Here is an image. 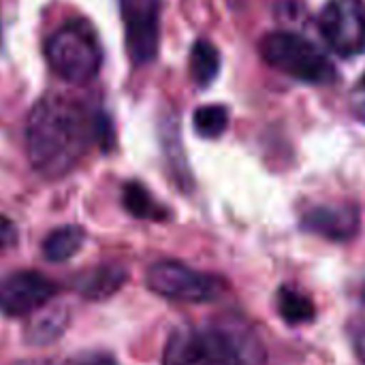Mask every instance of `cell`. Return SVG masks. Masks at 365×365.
<instances>
[{
	"label": "cell",
	"mask_w": 365,
	"mask_h": 365,
	"mask_svg": "<svg viewBox=\"0 0 365 365\" xmlns=\"http://www.w3.org/2000/svg\"><path fill=\"white\" fill-rule=\"evenodd\" d=\"M94 139L111 145L107 118H92L83 105L62 94L41 98L26 122L28 160L36 173L49 180L73 171Z\"/></svg>",
	"instance_id": "1"
},
{
	"label": "cell",
	"mask_w": 365,
	"mask_h": 365,
	"mask_svg": "<svg viewBox=\"0 0 365 365\" xmlns=\"http://www.w3.org/2000/svg\"><path fill=\"white\" fill-rule=\"evenodd\" d=\"M259 338L233 321L178 329L163 353V365H263Z\"/></svg>",
	"instance_id": "2"
},
{
	"label": "cell",
	"mask_w": 365,
	"mask_h": 365,
	"mask_svg": "<svg viewBox=\"0 0 365 365\" xmlns=\"http://www.w3.org/2000/svg\"><path fill=\"white\" fill-rule=\"evenodd\" d=\"M51 71L66 83L86 86L98 75L103 49L88 19H71L58 28L45 47Z\"/></svg>",
	"instance_id": "3"
},
{
	"label": "cell",
	"mask_w": 365,
	"mask_h": 365,
	"mask_svg": "<svg viewBox=\"0 0 365 365\" xmlns=\"http://www.w3.org/2000/svg\"><path fill=\"white\" fill-rule=\"evenodd\" d=\"M261 56L269 66L306 83H329L336 77L327 56L295 32H269L261 41Z\"/></svg>",
	"instance_id": "4"
},
{
	"label": "cell",
	"mask_w": 365,
	"mask_h": 365,
	"mask_svg": "<svg viewBox=\"0 0 365 365\" xmlns=\"http://www.w3.org/2000/svg\"><path fill=\"white\" fill-rule=\"evenodd\" d=\"M145 284L152 293L184 304H210L227 291L220 276L197 272L178 261L154 263L145 274Z\"/></svg>",
	"instance_id": "5"
},
{
	"label": "cell",
	"mask_w": 365,
	"mask_h": 365,
	"mask_svg": "<svg viewBox=\"0 0 365 365\" xmlns=\"http://www.w3.org/2000/svg\"><path fill=\"white\" fill-rule=\"evenodd\" d=\"M327 45L342 58L365 51V0H329L319 17Z\"/></svg>",
	"instance_id": "6"
},
{
	"label": "cell",
	"mask_w": 365,
	"mask_h": 365,
	"mask_svg": "<svg viewBox=\"0 0 365 365\" xmlns=\"http://www.w3.org/2000/svg\"><path fill=\"white\" fill-rule=\"evenodd\" d=\"M163 0H120L126 32V51L135 66L150 64L160 45Z\"/></svg>",
	"instance_id": "7"
},
{
	"label": "cell",
	"mask_w": 365,
	"mask_h": 365,
	"mask_svg": "<svg viewBox=\"0 0 365 365\" xmlns=\"http://www.w3.org/2000/svg\"><path fill=\"white\" fill-rule=\"evenodd\" d=\"M58 291V284L38 272H13L0 280V310L9 317H28L43 310Z\"/></svg>",
	"instance_id": "8"
},
{
	"label": "cell",
	"mask_w": 365,
	"mask_h": 365,
	"mask_svg": "<svg viewBox=\"0 0 365 365\" xmlns=\"http://www.w3.org/2000/svg\"><path fill=\"white\" fill-rule=\"evenodd\" d=\"M302 227L331 242H346L359 229V212L353 205H317L302 218Z\"/></svg>",
	"instance_id": "9"
},
{
	"label": "cell",
	"mask_w": 365,
	"mask_h": 365,
	"mask_svg": "<svg viewBox=\"0 0 365 365\" xmlns=\"http://www.w3.org/2000/svg\"><path fill=\"white\" fill-rule=\"evenodd\" d=\"M126 269L120 265H96L94 269L79 274L75 278V291L90 299V302H103L115 295L124 282H126Z\"/></svg>",
	"instance_id": "10"
},
{
	"label": "cell",
	"mask_w": 365,
	"mask_h": 365,
	"mask_svg": "<svg viewBox=\"0 0 365 365\" xmlns=\"http://www.w3.org/2000/svg\"><path fill=\"white\" fill-rule=\"evenodd\" d=\"M66 325H68V312L64 308H49L43 312L36 310L30 323L26 325L24 338L28 344L45 346V344L56 342L66 329Z\"/></svg>",
	"instance_id": "11"
},
{
	"label": "cell",
	"mask_w": 365,
	"mask_h": 365,
	"mask_svg": "<svg viewBox=\"0 0 365 365\" xmlns=\"http://www.w3.org/2000/svg\"><path fill=\"white\" fill-rule=\"evenodd\" d=\"M86 242L83 229L75 225L58 227L43 240V257L51 263H64L73 259Z\"/></svg>",
	"instance_id": "12"
},
{
	"label": "cell",
	"mask_w": 365,
	"mask_h": 365,
	"mask_svg": "<svg viewBox=\"0 0 365 365\" xmlns=\"http://www.w3.org/2000/svg\"><path fill=\"white\" fill-rule=\"evenodd\" d=\"M122 205L124 210L141 220H165L167 210L154 201V197L148 192V188L139 182H128L124 184L122 190Z\"/></svg>",
	"instance_id": "13"
},
{
	"label": "cell",
	"mask_w": 365,
	"mask_h": 365,
	"mask_svg": "<svg viewBox=\"0 0 365 365\" xmlns=\"http://www.w3.org/2000/svg\"><path fill=\"white\" fill-rule=\"evenodd\" d=\"M220 73V53L207 41H197L190 51V75L199 88H207Z\"/></svg>",
	"instance_id": "14"
},
{
	"label": "cell",
	"mask_w": 365,
	"mask_h": 365,
	"mask_svg": "<svg viewBox=\"0 0 365 365\" xmlns=\"http://www.w3.org/2000/svg\"><path fill=\"white\" fill-rule=\"evenodd\" d=\"M278 310L289 325H306V323H312L317 317L314 304L306 295L287 287L280 289L278 293Z\"/></svg>",
	"instance_id": "15"
},
{
	"label": "cell",
	"mask_w": 365,
	"mask_h": 365,
	"mask_svg": "<svg viewBox=\"0 0 365 365\" xmlns=\"http://www.w3.org/2000/svg\"><path fill=\"white\" fill-rule=\"evenodd\" d=\"M195 130L205 137V139H216L227 130L229 124V113L222 105H205L195 111L192 118Z\"/></svg>",
	"instance_id": "16"
},
{
	"label": "cell",
	"mask_w": 365,
	"mask_h": 365,
	"mask_svg": "<svg viewBox=\"0 0 365 365\" xmlns=\"http://www.w3.org/2000/svg\"><path fill=\"white\" fill-rule=\"evenodd\" d=\"M349 331H351L353 349H355L359 361L365 365V321H353Z\"/></svg>",
	"instance_id": "17"
},
{
	"label": "cell",
	"mask_w": 365,
	"mask_h": 365,
	"mask_svg": "<svg viewBox=\"0 0 365 365\" xmlns=\"http://www.w3.org/2000/svg\"><path fill=\"white\" fill-rule=\"evenodd\" d=\"M17 244V229L15 225L0 214V250H6Z\"/></svg>",
	"instance_id": "18"
},
{
	"label": "cell",
	"mask_w": 365,
	"mask_h": 365,
	"mask_svg": "<svg viewBox=\"0 0 365 365\" xmlns=\"http://www.w3.org/2000/svg\"><path fill=\"white\" fill-rule=\"evenodd\" d=\"M353 111L365 124V77L357 83V88L353 92Z\"/></svg>",
	"instance_id": "19"
},
{
	"label": "cell",
	"mask_w": 365,
	"mask_h": 365,
	"mask_svg": "<svg viewBox=\"0 0 365 365\" xmlns=\"http://www.w3.org/2000/svg\"><path fill=\"white\" fill-rule=\"evenodd\" d=\"M64 365H118L111 357H105V355H90V357H79L75 361H68Z\"/></svg>",
	"instance_id": "20"
},
{
	"label": "cell",
	"mask_w": 365,
	"mask_h": 365,
	"mask_svg": "<svg viewBox=\"0 0 365 365\" xmlns=\"http://www.w3.org/2000/svg\"><path fill=\"white\" fill-rule=\"evenodd\" d=\"M361 295H364V302H365V284H364V293H361Z\"/></svg>",
	"instance_id": "21"
}]
</instances>
